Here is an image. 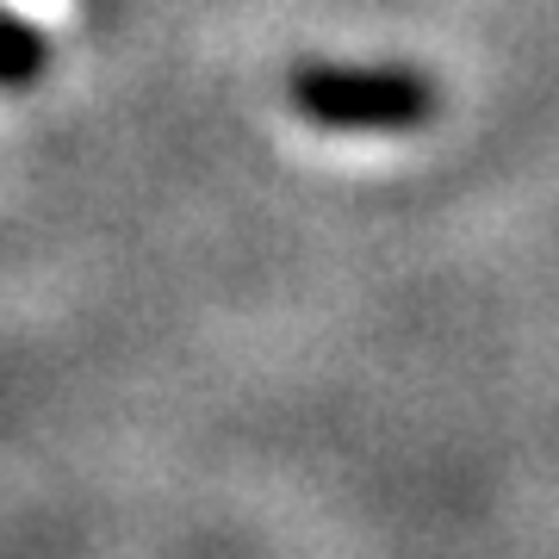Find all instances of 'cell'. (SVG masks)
Here are the masks:
<instances>
[{"instance_id":"cell-1","label":"cell","mask_w":559,"mask_h":559,"mask_svg":"<svg viewBox=\"0 0 559 559\" xmlns=\"http://www.w3.org/2000/svg\"><path fill=\"white\" fill-rule=\"evenodd\" d=\"M286 94L318 131H373V138L417 131L441 106V87L411 62H299Z\"/></svg>"},{"instance_id":"cell-2","label":"cell","mask_w":559,"mask_h":559,"mask_svg":"<svg viewBox=\"0 0 559 559\" xmlns=\"http://www.w3.org/2000/svg\"><path fill=\"white\" fill-rule=\"evenodd\" d=\"M44 69H50V38H44L25 13L0 7V94H25V87H38Z\"/></svg>"}]
</instances>
